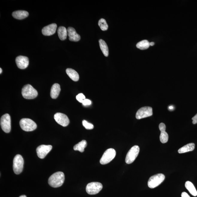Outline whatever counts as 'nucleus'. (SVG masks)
<instances>
[{
  "label": "nucleus",
  "instance_id": "6ab92c4d",
  "mask_svg": "<svg viewBox=\"0 0 197 197\" xmlns=\"http://www.w3.org/2000/svg\"><path fill=\"white\" fill-rule=\"evenodd\" d=\"M58 34L60 40H66L68 35L67 30L64 26H60L58 28Z\"/></svg>",
  "mask_w": 197,
  "mask_h": 197
},
{
  "label": "nucleus",
  "instance_id": "a211bd4d",
  "mask_svg": "<svg viewBox=\"0 0 197 197\" xmlns=\"http://www.w3.org/2000/svg\"><path fill=\"white\" fill-rule=\"evenodd\" d=\"M66 72L67 74L72 81H77L79 80V75L75 70L71 68H68L66 69Z\"/></svg>",
  "mask_w": 197,
  "mask_h": 197
},
{
  "label": "nucleus",
  "instance_id": "c85d7f7f",
  "mask_svg": "<svg viewBox=\"0 0 197 197\" xmlns=\"http://www.w3.org/2000/svg\"><path fill=\"white\" fill-rule=\"evenodd\" d=\"M159 128L161 132L165 131V130H166V126L164 123H160L159 125Z\"/></svg>",
  "mask_w": 197,
  "mask_h": 197
},
{
  "label": "nucleus",
  "instance_id": "f3484780",
  "mask_svg": "<svg viewBox=\"0 0 197 197\" xmlns=\"http://www.w3.org/2000/svg\"><path fill=\"white\" fill-rule=\"evenodd\" d=\"M13 17L18 19H22L29 16L28 12L24 10H18L12 13Z\"/></svg>",
  "mask_w": 197,
  "mask_h": 197
},
{
  "label": "nucleus",
  "instance_id": "423d86ee",
  "mask_svg": "<svg viewBox=\"0 0 197 197\" xmlns=\"http://www.w3.org/2000/svg\"><path fill=\"white\" fill-rule=\"evenodd\" d=\"M116 152L113 148L107 150L102 156L100 162L102 165L107 164L113 160L116 156Z\"/></svg>",
  "mask_w": 197,
  "mask_h": 197
},
{
  "label": "nucleus",
  "instance_id": "9b49d317",
  "mask_svg": "<svg viewBox=\"0 0 197 197\" xmlns=\"http://www.w3.org/2000/svg\"><path fill=\"white\" fill-rule=\"evenodd\" d=\"M52 146L51 145H43L38 146L36 149L38 157L43 159L52 149Z\"/></svg>",
  "mask_w": 197,
  "mask_h": 197
},
{
  "label": "nucleus",
  "instance_id": "aec40b11",
  "mask_svg": "<svg viewBox=\"0 0 197 197\" xmlns=\"http://www.w3.org/2000/svg\"><path fill=\"white\" fill-rule=\"evenodd\" d=\"M195 147V145L194 143H189L180 148L178 150V152L179 153H183L193 151Z\"/></svg>",
  "mask_w": 197,
  "mask_h": 197
},
{
  "label": "nucleus",
  "instance_id": "2eb2a0df",
  "mask_svg": "<svg viewBox=\"0 0 197 197\" xmlns=\"http://www.w3.org/2000/svg\"><path fill=\"white\" fill-rule=\"evenodd\" d=\"M68 35L70 41L78 42L81 39V36L76 33L75 30L72 27H69L67 29Z\"/></svg>",
  "mask_w": 197,
  "mask_h": 197
},
{
  "label": "nucleus",
  "instance_id": "dca6fc26",
  "mask_svg": "<svg viewBox=\"0 0 197 197\" xmlns=\"http://www.w3.org/2000/svg\"><path fill=\"white\" fill-rule=\"evenodd\" d=\"M61 91L60 86L57 83L53 84L51 88V96L53 99L57 98Z\"/></svg>",
  "mask_w": 197,
  "mask_h": 197
},
{
  "label": "nucleus",
  "instance_id": "ddd939ff",
  "mask_svg": "<svg viewBox=\"0 0 197 197\" xmlns=\"http://www.w3.org/2000/svg\"><path fill=\"white\" fill-rule=\"evenodd\" d=\"M16 65L20 69H25L28 67L29 64V58L26 56H19L16 58Z\"/></svg>",
  "mask_w": 197,
  "mask_h": 197
},
{
  "label": "nucleus",
  "instance_id": "9d476101",
  "mask_svg": "<svg viewBox=\"0 0 197 197\" xmlns=\"http://www.w3.org/2000/svg\"><path fill=\"white\" fill-rule=\"evenodd\" d=\"M153 115L152 108L150 107H144L140 108L137 111L136 114V118L140 119L143 118L148 117Z\"/></svg>",
  "mask_w": 197,
  "mask_h": 197
},
{
  "label": "nucleus",
  "instance_id": "f704fd0d",
  "mask_svg": "<svg viewBox=\"0 0 197 197\" xmlns=\"http://www.w3.org/2000/svg\"><path fill=\"white\" fill-rule=\"evenodd\" d=\"M19 197H27L25 195H21L20 196H19Z\"/></svg>",
  "mask_w": 197,
  "mask_h": 197
},
{
  "label": "nucleus",
  "instance_id": "7ed1b4c3",
  "mask_svg": "<svg viewBox=\"0 0 197 197\" xmlns=\"http://www.w3.org/2000/svg\"><path fill=\"white\" fill-rule=\"evenodd\" d=\"M20 126L23 131H31L36 129L37 125L33 120L29 118H23L19 122Z\"/></svg>",
  "mask_w": 197,
  "mask_h": 197
},
{
  "label": "nucleus",
  "instance_id": "2f4dec72",
  "mask_svg": "<svg viewBox=\"0 0 197 197\" xmlns=\"http://www.w3.org/2000/svg\"><path fill=\"white\" fill-rule=\"evenodd\" d=\"M181 197H190L188 193H186V192H183L181 193Z\"/></svg>",
  "mask_w": 197,
  "mask_h": 197
},
{
  "label": "nucleus",
  "instance_id": "bb28decb",
  "mask_svg": "<svg viewBox=\"0 0 197 197\" xmlns=\"http://www.w3.org/2000/svg\"><path fill=\"white\" fill-rule=\"evenodd\" d=\"M83 126H84L86 129L87 130H91L94 128V126L92 123L88 122L86 120H83L82 122Z\"/></svg>",
  "mask_w": 197,
  "mask_h": 197
},
{
  "label": "nucleus",
  "instance_id": "f8f14e48",
  "mask_svg": "<svg viewBox=\"0 0 197 197\" xmlns=\"http://www.w3.org/2000/svg\"><path fill=\"white\" fill-rule=\"evenodd\" d=\"M54 119L58 124L63 127L68 126L69 123V120L68 116L64 113H58L54 115Z\"/></svg>",
  "mask_w": 197,
  "mask_h": 197
},
{
  "label": "nucleus",
  "instance_id": "473e14b6",
  "mask_svg": "<svg viewBox=\"0 0 197 197\" xmlns=\"http://www.w3.org/2000/svg\"><path fill=\"white\" fill-rule=\"evenodd\" d=\"M150 46H153L154 45V42H151L150 43Z\"/></svg>",
  "mask_w": 197,
  "mask_h": 197
},
{
  "label": "nucleus",
  "instance_id": "b1692460",
  "mask_svg": "<svg viewBox=\"0 0 197 197\" xmlns=\"http://www.w3.org/2000/svg\"><path fill=\"white\" fill-rule=\"evenodd\" d=\"M150 46V43L146 40L139 42L136 45L137 47L141 50L147 49Z\"/></svg>",
  "mask_w": 197,
  "mask_h": 197
},
{
  "label": "nucleus",
  "instance_id": "f257e3e1",
  "mask_svg": "<svg viewBox=\"0 0 197 197\" xmlns=\"http://www.w3.org/2000/svg\"><path fill=\"white\" fill-rule=\"evenodd\" d=\"M65 180L64 173L58 172L51 175L48 179V183L53 188H57L62 186Z\"/></svg>",
  "mask_w": 197,
  "mask_h": 197
},
{
  "label": "nucleus",
  "instance_id": "393cba45",
  "mask_svg": "<svg viewBox=\"0 0 197 197\" xmlns=\"http://www.w3.org/2000/svg\"><path fill=\"white\" fill-rule=\"evenodd\" d=\"M99 26L103 31H107L108 29V25L106 21L104 19L101 18L98 22Z\"/></svg>",
  "mask_w": 197,
  "mask_h": 197
},
{
  "label": "nucleus",
  "instance_id": "4468645a",
  "mask_svg": "<svg viewBox=\"0 0 197 197\" xmlns=\"http://www.w3.org/2000/svg\"><path fill=\"white\" fill-rule=\"evenodd\" d=\"M57 28V25L56 23H52L43 28L42 32L44 36H51L56 33Z\"/></svg>",
  "mask_w": 197,
  "mask_h": 197
},
{
  "label": "nucleus",
  "instance_id": "1a4fd4ad",
  "mask_svg": "<svg viewBox=\"0 0 197 197\" xmlns=\"http://www.w3.org/2000/svg\"><path fill=\"white\" fill-rule=\"evenodd\" d=\"M1 126L3 131L9 133L11 131V118L8 113L3 115L1 119Z\"/></svg>",
  "mask_w": 197,
  "mask_h": 197
},
{
  "label": "nucleus",
  "instance_id": "39448f33",
  "mask_svg": "<svg viewBox=\"0 0 197 197\" xmlns=\"http://www.w3.org/2000/svg\"><path fill=\"white\" fill-rule=\"evenodd\" d=\"M164 175L159 173L153 175L150 178L148 181V186L150 188H154L158 187L164 181Z\"/></svg>",
  "mask_w": 197,
  "mask_h": 197
},
{
  "label": "nucleus",
  "instance_id": "72a5a7b5",
  "mask_svg": "<svg viewBox=\"0 0 197 197\" xmlns=\"http://www.w3.org/2000/svg\"><path fill=\"white\" fill-rule=\"evenodd\" d=\"M173 107L172 106H169V109L170 110L173 109Z\"/></svg>",
  "mask_w": 197,
  "mask_h": 197
},
{
  "label": "nucleus",
  "instance_id": "c9c22d12",
  "mask_svg": "<svg viewBox=\"0 0 197 197\" xmlns=\"http://www.w3.org/2000/svg\"><path fill=\"white\" fill-rule=\"evenodd\" d=\"M0 70H1V71H0V73H1H1H2V69H1V68H0Z\"/></svg>",
  "mask_w": 197,
  "mask_h": 197
},
{
  "label": "nucleus",
  "instance_id": "f03ea898",
  "mask_svg": "<svg viewBox=\"0 0 197 197\" xmlns=\"http://www.w3.org/2000/svg\"><path fill=\"white\" fill-rule=\"evenodd\" d=\"M22 94L26 99H33L38 96L37 91L30 84H27L23 87L22 90Z\"/></svg>",
  "mask_w": 197,
  "mask_h": 197
},
{
  "label": "nucleus",
  "instance_id": "0eeeda50",
  "mask_svg": "<svg viewBox=\"0 0 197 197\" xmlns=\"http://www.w3.org/2000/svg\"><path fill=\"white\" fill-rule=\"evenodd\" d=\"M140 152V148L137 145L132 147L127 154L125 162L127 164H131L136 160Z\"/></svg>",
  "mask_w": 197,
  "mask_h": 197
},
{
  "label": "nucleus",
  "instance_id": "4be33fe9",
  "mask_svg": "<svg viewBox=\"0 0 197 197\" xmlns=\"http://www.w3.org/2000/svg\"><path fill=\"white\" fill-rule=\"evenodd\" d=\"M185 187L187 189V190L191 194L194 196H196L197 195V191L195 188V187L191 182L190 181H187L185 183Z\"/></svg>",
  "mask_w": 197,
  "mask_h": 197
},
{
  "label": "nucleus",
  "instance_id": "a878e982",
  "mask_svg": "<svg viewBox=\"0 0 197 197\" xmlns=\"http://www.w3.org/2000/svg\"><path fill=\"white\" fill-rule=\"evenodd\" d=\"M168 133L166 131H161V134H160V141L161 143H164L167 142L168 140Z\"/></svg>",
  "mask_w": 197,
  "mask_h": 197
},
{
  "label": "nucleus",
  "instance_id": "7c9ffc66",
  "mask_svg": "<svg viewBox=\"0 0 197 197\" xmlns=\"http://www.w3.org/2000/svg\"><path fill=\"white\" fill-rule=\"evenodd\" d=\"M192 119L193 120V124L197 123V113L194 117L192 118Z\"/></svg>",
  "mask_w": 197,
  "mask_h": 197
},
{
  "label": "nucleus",
  "instance_id": "20e7f679",
  "mask_svg": "<svg viewBox=\"0 0 197 197\" xmlns=\"http://www.w3.org/2000/svg\"><path fill=\"white\" fill-rule=\"evenodd\" d=\"M23 165L24 160L20 154L16 155L13 161V169L15 174H20L23 171Z\"/></svg>",
  "mask_w": 197,
  "mask_h": 197
},
{
  "label": "nucleus",
  "instance_id": "cd10ccee",
  "mask_svg": "<svg viewBox=\"0 0 197 197\" xmlns=\"http://www.w3.org/2000/svg\"><path fill=\"white\" fill-rule=\"evenodd\" d=\"M76 99L79 102L82 103L83 101L86 99V97H85L84 94L81 93L76 96Z\"/></svg>",
  "mask_w": 197,
  "mask_h": 197
},
{
  "label": "nucleus",
  "instance_id": "6e6552de",
  "mask_svg": "<svg viewBox=\"0 0 197 197\" xmlns=\"http://www.w3.org/2000/svg\"><path fill=\"white\" fill-rule=\"evenodd\" d=\"M103 188V186L99 182H92L88 183L86 187V191L88 194L93 195L97 194Z\"/></svg>",
  "mask_w": 197,
  "mask_h": 197
},
{
  "label": "nucleus",
  "instance_id": "c756f323",
  "mask_svg": "<svg viewBox=\"0 0 197 197\" xmlns=\"http://www.w3.org/2000/svg\"><path fill=\"white\" fill-rule=\"evenodd\" d=\"M83 104L85 106H88L91 104V101L90 100L88 99H85L83 102Z\"/></svg>",
  "mask_w": 197,
  "mask_h": 197
},
{
  "label": "nucleus",
  "instance_id": "412c9836",
  "mask_svg": "<svg viewBox=\"0 0 197 197\" xmlns=\"http://www.w3.org/2000/svg\"><path fill=\"white\" fill-rule=\"evenodd\" d=\"M87 146V142L85 140L80 142L78 144L75 145L73 149L75 151H78L82 153L84 151V148Z\"/></svg>",
  "mask_w": 197,
  "mask_h": 197
},
{
  "label": "nucleus",
  "instance_id": "5701e85b",
  "mask_svg": "<svg viewBox=\"0 0 197 197\" xmlns=\"http://www.w3.org/2000/svg\"><path fill=\"white\" fill-rule=\"evenodd\" d=\"M100 48L106 57H107L109 54L108 47L106 43L103 40L101 39L99 41Z\"/></svg>",
  "mask_w": 197,
  "mask_h": 197
}]
</instances>
